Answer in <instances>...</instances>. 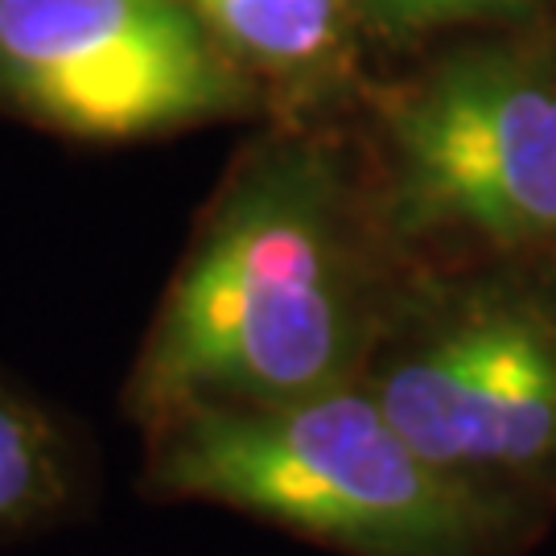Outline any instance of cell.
Masks as SVG:
<instances>
[{
    "mask_svg": "<svg viewBox=\"0 0 556 556\" xmlns=\"http://www.w3.org/2000/svg\"><path fill=\"white\" fill-rule=\"evenodd\" d=\"M75 498V466L59 420L0 379V536L59 516Z\"/></svg>",
    "mask_w": 556,
    "mask_h": 556,
    "instance_id": "cell-7",
    "label": "cell"
},
{
    "mask_svg": "<svg viewBox=\"0 0 556 556\" xmlns=\"http://www.w3.org/2000/svg\"><path fill=\"white\" fill-rule=\"evenodd\" d=\"M388 318L309 149L264 157L227 190L161 301L128 379L144 429L194 408H264L358 383Z\"/></svg>",
    "mask_w": 556,
    "mask_h": 556,
    "instance_id": "cell-1",
    "label": "cell"
},
{
    "mask_svg": "<svg viewBox=\"0 0 556 556\" xmlns=\"http://www.w3.org/2000/svg\"><path fill=\"white\" fill-rule=\"evenodd\" d=\"M144 486L231 507L351 556H507L536 507L417 454L358 383L149 429Z\"/></svg>",
    "mask_w": 556,
    "mask_h": 556,
    "instance_id": "cell-2",
    "label": "cell"
},
{
    "mask_svg": "<svg viewBox=\"0 0 556 556\" xmlns=\"http://www.w3.org/2000/svg\"><path fill=\"white\" fill-rule=\"evenodd\" d=\"M400 236L491 252L556 248V66L486 46L445 59L388 108Z\"/></svg>",
    "mask_w": 556,
    "mask_h": 556,
    "instance_id": "cell-4",
    "label": "cell"
},
{
    "mask_svg": "<svg viewBox=\"0 0 556 556\" xmlns=\"http://www.w3.org/2000/svg\"><path fill=\"white\" fill-rule=\"evenodd\" d=\"M379 17L388 21H433V17H450V13H470V9H482V4H498V0H367Z\"/></svg>",
    "mask_w": 556,
    "mask_h": 556,
    "instance_id": "cell-8",
    "label": "cell"
},
{
    "mask_svg": "<svg viewBox=\"0 0 556 556\" xmlns=\"http://www.w3.org/2000/svg\"><path fill=\"white\" fill-rule=\"evenodd\" d=\"M0 96L71 137L132 140L227 116L248 87L181 0H0Z\"/></svg>",
    "mask_w": 556,
    "mask_h": 556,
    "instance_id": "cell-5",
    "label": "cell"
},
{
    "mask_svg": "<svg viewBox=\"0 0 556 556\" xmlns=\"http://www.w3.org/2000/svg\"><path fill=\"white\" fill-rule=\"evenodd\" d=\"M227 54L273 75H305L334 59L338 0H181Z\"/></svg>",
    "mask_w": 556,
    "mask_h": 556,
    "instance_id": "cell-6",
    "label": "cell"
},
{
    "mask_svg": "<svg viewBox=\"0 0 556 556\" xmlns=\"http://www.w3.org/2000/svg\"><path fill=\"white\" fill-rule=\"evenodd\" d=\"M363 388L417 454L536 507L556 491V280L482 273L388 318Z\"/></svg>",
    "mask_w": 556,
    "mask_h": 556,
    "instance_id": "cell-3",
    "label": "cell"
}]
</instances>
